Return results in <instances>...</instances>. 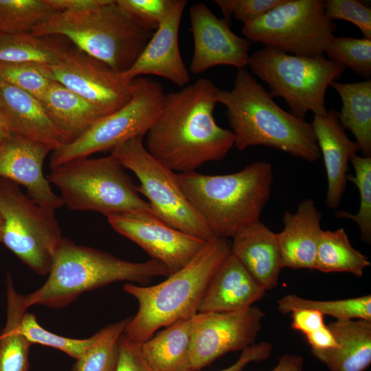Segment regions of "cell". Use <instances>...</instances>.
I'll return each mask as SVG.
<instances>
[{
    "label": "cell",
    "instance_id": "1",
    "mask_svg": "<svg viewBox=\"0 0 371 371\" xmlns=\"http://www.w3.org/2000/svg\"><path fill=\"white\" fill-rule=\"evenodd\" d=\"M218 89L212 80L201 78L166 94L159 115L145 135L144 146L155 159L182 173L225 157L234 146V135L215 120Z\"/></svg>",
    "mask_w": 371,
    "mask_h": 371
},
{
    "label": "cell",
    "instance_id": "2",
    "mask_svg": "<svg viewBox=\"0 0 371 371\" xmlns=\"http://www.w3.org/2000/svg\"><path fill=\"white\" fill-rule=\"evenodd\" d=\"M239 150L263 146L313 163L321 157L311 123L278 106L246 69H238L229 90L218 89Z\"/></svg>",
    "mask_w": 371,
    "mask_h": 371
},
{
    "label": "cell",
    "instance_id": "3",
    "mask_svg": "<svg viewBox=\"0 0 371 371\" xmlns=\"http://www.w3.org/2000/svg\"><path fill=\"white\" fill-rule=\"evenodd\" d=\"M230 254L228 238L213 236L185 267L163 282L153 286L126 283L124 291L136 299L139 307L123 335L140 344L158 329L190 319L198 313L213 274Z\"/></svg>",
    "mask_w": 371,
    "mask_h": 371
},
{
    "label": "cell",
    "instance_id": "4",
    "mask_svg": "<svg viewBox=\"0 0 371 371\" xmlns=\"http://www.w3.org/2000/svg\"><path fill=\"white\" fill-rule=\"evenodd\" d=\"M177 175L184 194L212 235L225 238L260 221L273 181L272 166L266 161L251 163L230 174Z\"/></svg>",
    "mask_w": 371,
    "mask_h": 371
},
{
    "label": "cell",
    "instance_id": "5",
    "mask_svg": "<svg viewBox=\"0 0 371 371\" xmlns=\"http://www.w3.org/2000/svg\"><path fill=\"white\" fill-rule=\"evenodd\" d=\"M168 276L161 262L126 260L95 248L77 245L63 238L54 257L46 282L25 295L29 308L43 305L64 308L82 293L119 281L147 285L153 278Z\"/></svg>",
    "mask_w": 371,
    "mask_h": 371
},
{
    "label": "cell",
    "instance_id": "6",
    "mask_svg": "<svg viewBox=\"0 0 371 371\" xmlns=\"http://www.w3.org/2000/svg\"><path fill=\"white\" fill-rule=\"evenodd\" d=\"M32 33L64 37L119 73L135 63L153 34L135 24L114 0L85 12H56Z\"/></svg>",
    "mask_w": 371,
    "mask_h": 371
},
{
    "label": "cell",
    "instance_id": "7",
    "mask_svg": "<svg viewBox=\"0 0 371 371\" xmlns=\"http://www.w3.org/2000/svg\"><path fill=\"white\" fill-rule=\"evenodd\" d=\"M70 210L99 212L106 217L133 212H152L124 167L111 153L78 157L51 169L47 176Z\"/></svg>",
    "mask_w": 371,
    "mask_h": 371
},
{
    "label": "cell",
    "instance_id": "8",
    "mask_svg": "<svg viewBox=\"0 0 371 371\" xmlns=\"http://www.w3.org/2000/svg\"><path fill=\"white\" fill-rule=\"evenodd\" d=\"M247 66L267 84L273 98H282L289 107V113L301 119L308 111L327 115V87L346 69L324 56H295L269 46L251 54Z\"/></svg>",
    "mask_w": 371,
    "mask_h": 371
},
{
    "label": "cell",
    "instance_id": "9",
    "mask_svg": "<svg viewBox=\"0 0 371 371\" xmlns=\"http://www.w3.org/2000/svg\"><path fill=\"white\" fill-rule=\"evenodd\" d=\"M1 243L36 273H49L63 237L55 211L36 203L19 185L0 178Z\"/></svg>",
    "mask_w": 371,
    "mask_h": 371
},
{
    "label": "cell",
    "instance_id": "10",
    "mask_svg": "<svg viewBox=\"0 0 371 371\" xmlns=\"http://www.w3.org/2000/svg\"><path fill=\"white\" fill-rule=\"evenodd\" d=\"M143 136L129 139L112 149L124 167L138 179L139 194L145 196L153 214L184 233L207 240L212 232L184 194L177 175L146 150Z\"/></svg>",
    "mask_w": 371,
    "mask_h": 371
},
{
    "label": "cell",
    "instance_id": "11",
    "mask_svg": "<svg viewBox=\"0 0 371 371\" xmlns=\"http://www.w3.org/2000/svg\"><path fill=\"white\" fill-rule=\"evenodd\" d=\"M324 0H285L256 20L244 24L242 33L260 43L293 55L324 56L337 25L324 14Z\"/></svg>",
    "mask_w": 371,
    "mask_h": 371
},
{
    "label": "cell",
    "instance_id": "12",
    "mask_svg": "<svg viewBox=\"0 0 371 371\" xmlns=\"http://www.w3.org/2000/svg\"><path fill=\"white\" fill-rule=\"evenodd\" d=\"M133 84L132 97L124 106L102 117L76 140L52 151L51 169L145 136L161 111L166 94L158 82L147 77H137Z\"/></svg>",
    "mask_w": 371,
    "mask_h": 371
},
{
    "label": "cell",
    "instance_id": "13",
    "mask_svg": "<svg viewBox=\"0 0 371 371\" xmlns=\"http://www.w3.org/2000/svg\"><path fill=\"white\" fill-rule=\"evenodd\" d=\"M264 317V312L255 306L233 312L197 313L190 319V371L253 345Z\"/></svg>",
    "mask_w": 371,
    "mask_h": 371
},
{
    "label": "cell",
    "instance_id": "14",
    "mask_svg": "<svg viewBox=\"0 0 371 371\" xmlns=\"http://www.w3.org/2000/svg\"><path fill=\"white\" fill-rule=\"evenodd\" d=\"M51 69L55 81L87 100L104 115L124 106L132 97L133 80L128 81L122 73L74 45Z\"/></svg>",
    "mask_w": 371,
    "mask_h": 371
},
{
    "label": "cell",
    "instance_id": "15",
    "mask_svg": "<svg viewBox=\"0 0 371 371\" xmlns=\"http://www.w3.org/2000/svg\"><path fill=\"white\" fill-rule=\"evenodd\" d=\"M106 218L117 233L164 264L168 276L185 267L206 241L171 227L152 212H133Z\"/></svg>",
    "mask_w": 371,
    "mask_h": 371
},
{
    "label": "cell",
    "instance_id": "16",
    "mask_svg": "<svg viewBox=\"0 0 371 371\" xmlns=\"http://www.w3.org/2000/svg\"><path fill=\"white\" fill-rule=\"evenodd\" d=\"M194 52L190 71L194 75L217 65L245 69L251 43L234 33L229 23L218 19L204 3L189 8Z\"/></svg>",
    "mask_w": 371,
    "mask_h": 371
},
{
    "label": "cell",
    "instance_id": "17",
    "mask_svg": "<svg viewBox=\"0 0 371 371\" xmlns=\"http://www.w3.org/2000/svg\"><path fill=\"white\" fill-rule=\"evenodd\" d=\"M187 1L173 0L162 19L135 63L122 73L128 81L144 75L167 79L179 87L190 81L189 71L182 59L179 45V31Z\"/></svg>",
    "mask_w": 371,
    "mask_h": 371
},
{
    "label": "cell",
    "instance_id": "18",
    "mask_svg": "<svg viewBox=\"0 0 371 371\" xmlns=\"http://www.w3.org/2000/svg\"><path fill=\"white\" fill-rule=\"evenodd\" d=\"M52 151L45 145L12 135L0 144V178L23 186L36 203L56 211L64 202L43 172L45 159Z\"/></svg>",
    "mask_w": 371,
    "mask_h": 371
},
{
    "label": "cell",
    "instance_id": "19",
    "mask_svg": "<svg viewBox=\"0 0 371 371\" xmlns=\"http://www.w3.org/2000/svg\"><path fill=\"white\" fill-rule=\"evenodd\" d=\"M311 124L326 172L325 203L328 208L335 209L339 206L346 188L349 162L359 148L340 125L337 111L328 110L326 116L314 115Z\"/></svg>",
    "mask_w": 371,
    "mask_h": 371
},
{
    "label": "cell",
    "instance_id": "20",
    "mask_svg": "<svg viewBox=\"0 0 371 371\" xmlns=\"http://www.w3.org/2000/svg\"><path fill=\"white\" fill-rule=\"evenodd\" d=\"M265 291L231 252L211 278L198 313H225L245 309L260 300Z\"/></svg>",
    "mask_w": 371,
    "mask_h": 371
},
{
    "label": "cell",
    "instance_id": "21",
    "mask_svg": "<svg viewBox=\"0 0 371 371\" xmlns=\"http://www.w3.org/2000/svg\"><path fill=\"white\" fill-rule=\"evenodd\" d=\"M0 111L12 135L45 145L52 150L65 145L41 102L1 80Z\"/></svg>",
    "mask_w": 371,
    "mask_h": 371
},
{
    "label": "cell",
    "instance_id": "22",
    "mask_svg": "<svg viewBox=\"0 0 371 371\" xmlns=\"http://www.w3.org/2000/svg\"><path fill=\"white\" fill-rule=\"evenodd\" d=\"M322 215L312 199L301 201L296 211H286L284 227L277 234L283 268L315 269V256L322 232Z\"/></svg>",
    "mask_w": 371,
    "mask_h": 371
},
{
    "label": "cell",
    "instance_id": "23",
    "mask_svg": "<svg viewBox=\"0 0 371 371\" xmlns=\"http://www.w3.org/2000/svg\"><path fill=\"white\" fill-rule=\"evenodd\" d=\"M231 252L265 290L276 287L283 269L277 234L260 221L232 237Z\"/></svg>",
    "mask_w": 371,
    "mask_h": 371
},
{
    "label": "cell",
    "instance_id": "24",
    "mask_svg": "<svg viewBox=\"0 0 371 371\" xmlns=\"http://www.w3.org/2000/svg\"><path fill=\"white\" fill-rule=\"evenodd\" d=\"M337 346L311 350L330 371H364L371 363V321L336 320L327 325Z\"/></svg>",
    "mask_w": 371,
    "mask_h": 371
},
{
    "label": "cell",
    "instance_id": "25",
    "mask_svg": "<svg viewBox=\"0 0 371 371\" xmlns=\"http://www.w3.org/2000/svg\"><path fill=\"white\" fill-rule=\"evenodd\" d=\"M40 101L65 144L80 137L106 116L87 100L55 80Z\"/></svg>",
    "mask_w": 371,
    "mask_h": 371
},
{
    "label": "cell",
    "instance_id": "26",
    "mask_svg": "<svg viewBox=\"0 0 371 371\" xmlns=\"http://www.w3.org/2000/svg\"><path fill=\"white\" fill-rule=\"evenodd\" d=\"M190 319L176 322L140 344L141 353L153 371H190Z\"/></svg>",
    "mask_w": 371,
    "mask_h": 371
},
{
    "label": "cell",
    "instance_id": "27",
    "mask_svg": "<svg viewBox=\"0 0 371 371\" xmlns=\"http://www.w3.org/2000/svg\"><path fill=\"white\" fill-rule=\"evenodd\" d=\"M330 86L342 102L340 111H337L340 125L353 134L363 157H371V80L354 83L333 81Z\"/></svg>",
    "mask_w": 371,
    "mask_h": 371
},
{
    "label": "cell",
    "instance_id": "28",
    "mask_svg": "<svg viewBox=\"0 0 371 371\" xmlns=\"http://www.w3.org/2000/svg\"><path fill=\"white\" fill-rule=\"evenodd\" d=\"M6 322L0 333V371H29L32 344L23 336L20 323L28 307L25 295L16 291L10 275L5 280Z\"/></svg>",
    "mask_w": 371,
    "mask_h": 371
},
{
    "label": "cell",
    "instance_id": "29",
    "mask_svg": "<svg viewBox=\"0 0 371 371\" xmlns=\"http://www.w3.org/2000/svg\"><path fill=\"white\" fill-rule=\"evenodd\" d=\"M70 47L67 39L58 36H38L32 32L0 33V62L52 65Z\"/></svg>",
    "mask_w": 371,
    "mask_h": 371
},
{
    "label": "cell",
    "instance_id": "30",
    "mask_svg": "<svg viewBox=\"0 0 371 371\" xmlns=\"http://www.w3.org/2000/svg\"><path fill=\"white\" fill-rule=\"evenodd\" d=\"M370 265L368 257L350 245L344 228L322 230L316 252L315 269L324 273L346 272L361 277Z\"/></svg>",
    "mask_w": 371,
    "mask_h": 371
},
{
    "label": "cell",
    "instance_id": "31",
    "mask_svg": "<svg viewBox=\"0 0 371 371\" xmlns=\"http://www.w3.org/2000/svg\"><path fill=\"white\" fill-rule=\"evenodd\" d=\"M130 318L107 325L94 334L93 343L76 360L73 371H115L119 340Z\"/></svg>",
    "mask_w": 371,
    "mask_h": 371
},
{
    "label": "cell",
    "instance_id": "32",
    "mask_svg": "<svg viewBox=\"0 0 371 371\" xmlns=\"http://www.w3.org/2000/svg\"><path fill=\"white\" fill-rule=\"evenodd\" d=\"M278 311L289 314L297 308H311L324 315H330L337 320L365 319L371 321L370 295L338 300L320 301L286 295L278 302Z\"/></svg>",
    "mask_w": 371,
    "mask_h": 371
},
{
    "label": "cell",
    "instance_id": "33",
    "mask_svg": "<svg viewBox=\"0 0 371 371\" xmlns=\"http://www.w3.org/2000/svg\"><path fill=\"white\" fill-rule=\"evenodd\" d=\"M56 12L46 0H0V33H30Z\"/></svg>",
    "mask_w": 371,
    "mask_h": 371
},
{
    "label": "cell",
    "instance_id": "34",
    "mask_svg": "<svg viewBox=\"0 0 371 371\" xmlns=\"http://www.w3.org/2000/svg\"><path fill=\"white\" fill-rule=\"evenodd\" d=\"M355 175H347V181L357 188L360 196L358 212L352 214L346 211H337L335 216L339 218H348L355 221L360 230L361 240L371 242V157L355 155L350 159Z\"/></svg>",
    "mask_w": 371,
    "mask_h": 371
},
{
    "label": "cell",
    "instance_id": "35",
    "mask_svg": "<svg viewBox=\"0 0 371 371\" xmlns=\"http://www.w3.org/2000/svg\"><path fill=\"white\" fill-rule=\"evenodd\" d=\"M0 80L39 100L54 81L51 65L38 63L0 62Z\"/></svg>",
    "mask_w": 371,
    "mask_h": 371
},
{
    "label": "cell",
    "instance_id": "36",
    "mask_svg": "<svg viewBox=\"0 0 371 371\" xmlns=\"http://www.w3.org/2000/svg\"><path fill=\"white\" fill-rule=\"evenodd\" d=\"M324 53L329 60L349 67L366 80H370L371 40L335 36Z\"/></svg>",
    "mask_w": 371,
    "mask_h": 371
},
{
    "label": "cell",
    "instance_id": "37",
    "mask_svg": "<svg viewBox=\"0 0 371 371\" xmlns=\"http://www.w3.org/2000/svg\"><path fill=\"white\" fill-rule=\"evenodd\" d=\"M20 330L32 344L54 348L78 359L93 343L95 335L86 339H73L51 333L43 328L32 313L25 312L21 320Z\"/></svg>",
    "mask_w": 371,
    "mask_h": 371
},
{
    "label": "cell",
    "instance_id": "38",
    "mask_svg": "<svg viewBox=\"0 0 371 371\" xmlns=\"http://www.w3.org/2000/svg\"><path fill=\"white\" fill-rule=\"evenodd\" d=\"M122 11L143 30L154 32L159 27L173 0H116Z\"/></svg>",
    "mask_w": 371,
    "mask_h": 371
},
{
    "label": "cell",
    "instance_id": "39",
    "mask_svg": "<svg viewBox=\"0 0 371 371\" xmlns=\"http://www.w3.org/2000/svg\"><path fill=\"white\" fill-rule=\"evenodd\" d=\"M326 17L330 20H344L356 25L363 38L371 40V9L357 0H327Z\"/></svg>",
    "mask_w": 371,
    "mask_h": 371
},
{
    "label": "cell",
    "instance_id": "40",
    "mask_svg": "<svg viewBox=\"0 0 371 371\" xmlns=\"http://www.w3.org/2000/svg\"><path fill=\"white\" fill-rule=\"evenodd\" d=\"M285 0H216L224 16L229 23L234 16L245 24L260 17L273 8L284 3Z\"/></svg>",
    "mask_w": 371,
    "mask_h": 371
},
{
    "label": "cell",
    "instance_id": "41",
    "mask_svg": "<svg viewBox=\"0 0 371 371\" xmlns=\"http://www.w3.org/2000/svg\"><path fill=\"white\" fill-rule=\"evenodd\" d=\"M115 371H153L144 359L139 344L128 340L123 334L119 340V359Z\"/></svg>",
    "mask_w": 371,
    "mask_h": 371
},
{
    "label": "cell",
    "instance_id": "42",
    "mask_svg": "<svg viewBox=\"0 0 371 371\" xmlns=\"http://www.w3.org/2000/svg\"><path fill=\"white\" fill-rule=\"evenodd\" d=\"M291 327L304 335L325 325L324 315L318 311L311 308H297L291 313Z\"/></svg>",
    "mask_w": 371,
    "mask_h": 371
},
{
    "label": "cell",
    "instance_id": "43",
    "mask_svg": "<svg viewBox=\"0 0 371 371\" xmlns=\"http://www.w3.org/2000/svg\"><path fill=\"white\" fill-rule=\"evenodd\" d=\"M272 346L267 341L253 344L242 350L238 359L229 367L218 371H242L251 362H260L268 359Z\"/></svg>",
    "mask_w": 371,
    "mask_h": 371
},
{
    "label": "cell",
    "instance_id": "44",
    "mask_svg": "<svg viewBox=\"0 0 371 371\" xmlns=\"http://www.w3.org/2000/svg\"><path fill=\"white\" fill-rule=\"evenodd\" d=\"M56 12L81 13L97 9L110 0H46Z\"/></svg>",
    "mask_w": 371,
    "mask_h": 371
},
{
    "label": "cell",
    "instance_id": "45",
    "mask_svg": "<svg viewBox=\"0 0 371 371\" xmlns=\"http://www.w3.org/2000/svg\"><path fill=\"white\" fill-rule=\"evenodd\" d=\"M304 336L311 350H326L337 346L335 338L327 325Z\"/></svg>",
    "mask_w": 371,
    "mask_h": 371
},
{
    "label": "cell",
    "instance_id": "46",
    "mask_svg": "<svg viewBox=\"0 0 371 371\" xmlns=\"http://www.w3.org/2000/svg\"><path fill=\"white\" fill-rule=\"evenodd\" d=\"M303 366L304 359L300 355L285 354L271 371H302Z\"/></svg>",
    "mask_w": 371,
    "mask_h": 371
},
{
    "label": "cell",
    "instance_id": "47",
    "mask_svg": "<svg viewBox=\"0 0 371 371\" xmlns=\"http://www.w3.org/2000/svg\"><path fill=\"white\" fill-rule=\"evenodd\" d=\"M12 135L8 124L0 111V144Z\"/></svg>",
    "mask_w": 371,
    "mask_h": 371
},
{
    "label": "cell",
    "instance_id": "48",
    "mask_svg": "<svg viewBox=\"0 0 371 371\" xmlns=\"http://www.w3.org/2000/svg\"><path fill=\"white\" fill-rule=\"evenodd\" d=\"M3 229V218L0 214V243L1 240V236H2V232Z\"/></svg>",
    "mask_w": 371,
    "mask_h": 371
}]
</instances>
